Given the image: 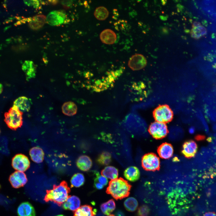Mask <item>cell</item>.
I'll return each instance as SVG.
<instances>
[{"instance_id": "obj_1", "label": "cell", "mask_w": 216, "mask_h": 216, "mask_svg": "<svg viewBox=\"0 0 216 216\" xmlns=\"http://www.w3.org/2000/svg\"><path fill=\"white\" fill-rule=\"evenodd\" d=\"M70 191L67 182L62 181L59 185H54L52 189L46 190L44 200L46 202H53L60 206L68 198Z\"/></svg>"}, {"instance_id": "obj_2", "label": "cell", "mask_w": 216, "mask_h": 216, "mask_svg": "<svg viewBox=\"0 0 216 216\" xmlns=\"http://www.w3.org/2000/svg\"><path fill=\"white\" fill-rule=\"evenodd\" d=\"M131 187L127 181L118 178L110 182L106 192L116 200H121L129 195Z\"/></svg>"}, {"instance_id": "obj_3", "label": "cell", "mask_w": 216, "mask_h": 216, "mask_svg": "<svg viewBox=\"0 0 216 216\" xmlns=\"http://www.w3.org/2000/svg\"><path fill=\"white\" fill-rule=\"evenodd\" d=\"M23 112L13 105L4 114V121L8 127L11 130H15L22 126Z\"/></svg>"}, {"instance_id": "obj_4", "label": "cell", "mask_w": 216, "mask_h": 216, "mask_svg": "<svg viewBox=\"0 0 216 216\" xmlns=\"http://www.w3.org/2000/svg\"><path fill=\"white\" fill-rule=\"evenodd\" d=\"M156 121L166 124L171 122L173 116V112L167 104L159 105L153 112Z\"/></svg>"}, {"instance_id": "obj_5", "label": "cell", "mask_w": 216, "mask_h": 216, "mask_svg": "<svg viewBox=\"0 0 216 216\" xmlns=\"http://www.w3.org/2000/svg\"><path fill=\"white\" fill-rule=\"evenodd\" d=\"M142 165L145 170L154 171L158 170L160 165L159 158L155 154L149 153L144 155L142 158Z\"/></svg>"}, {"instance_id": "obj_6", "label": "cell", "mask_w": 216, "mask_h": 216, "mask_svg": "<svg viewBox=\"0 0 216 216\" xmlns=\"http://www.w3.org/2000/svg\"><path fill=\"white\" fill-rule=\"evenodd\" d=\"M148 130L151 135L156 139L163 138L167 135L168 132L166 124L156 121L150 124Z\"/></svg>"}, {"instance_id": "obj_7", "label": "cell", "mask_w": 216, "mask_h": 216, "mask_svg": "<svg viewBox=\"0 0 216 216\" xmlns=\"http://www.w3.org/2000/svg\"><path fill=\"white\" fill-rule=\"evenodd\" d=\"M11 164L14 170L24 172L29 168L30 162L26 156L22 154H16L13 158Z\"/></svg>"}, {"instance_id": "obj_8", "label": "cell", "mask_w": 216, "mask_h": 216, "mask_svg": "<svg viewBox=\"0 0 216 216\" xmlns=\"http://www.w3.org/2000/svg\"><path fill=\"white\" fill-rule=\"evenodd\" d=\"M13 187L18 188L23 186L27 182L26 174L23 172L16 171L12 173L9 178Z\"/></svg>"}, {"instance_id": "obj_9", "label": "cell", "mask_w": 216, "mask_h": 216, "mask_svg": "<svg viewBox=\"0 0 216 216\" xmlns=\"http://www.w3.org/2000/svg\"><path fill=\"white\" fill-rule=\"evenodd\" d=\"M147 63V60L143 55L136 54L130 57L128 61V65L132 70H138L145 67Z\"/></svg>"}, {"instance_id": "obj_10", "label": "cell", "mask_w": 216, "mask_h": 216, "mask_svg": "<svg viewBox=\"0 0 216 216\" xmlns=\"http://www.w3.org/2000/svg\"><path fill=\"white\" fill-rule=\"evenodd\" d=\"M66 17L65 12L62 10H55L50 12L46 18L47 22L52 26L62 24Z\"/></svg>"}, {"instance_id": "obj_11", "label": "cell", "mask_w": 216, "mask_h": 216, "mask_svg": "<svg viewBox=\"0 0 216 216\" xmlns=\"http://www.w3.org/2000/svg\"><path fill=\"white\" fill-rule=\"evenodd\" d=\"M197 146L194 141L192 140L185 142L183 145L182 152L185 157L192 158L197 152Z\"/></svg>"}, {"instance_id": "obj_12", "label": "cell", "mask_w": 216, "mask_h": 216, "mask_svg": "<svg viewBox=\"0 0 216 216\" xmlns=\"http://www.w3.org/2000/svg\"><path fill=\"white\" fill-rule=\"evenodd\" d=\"M19 216H36L34 208L31 203L24 202L21 203L17 208Z\"/></svg>"}, {"instance_id": "obj_13", "label": "cell", "mask_w": 216, "mask_h": 216, "mask_svg": "<svg viewBox=\"0 0 216 216\" xmlns=\"http://www.w3.org/2000/svg\"><path fill=\"white\" fill-rule=\"evenodd\" d=\"M207 33L206 29L200 22L195 21L193 22L190 32L192 38L198 39L204 36Z\"/></svg>"}, {"instance_id": "obj_14", "label": "cell", "mask_w": 216, "mask_h": 216, "mask_svg": "<svg viewBox=\"0 0 216 216\" xmlns=\"http://www.w3.org/2000/svg\"><path fill=\"white\" fill-rule=\"evenodd\" d=\"M80 204L78 197L74 195L70 196L63 203L62 207L65 210L75 211L80 207Z\"/></svg>"}, {"instance_id": "obj_15", "label": "cell", "mask_w": 216, "mask_h": 216, "mask_svg": "<svg viewBox=\"0 0 216 216\" xmlns=\"http://www.w3.org/2000/svg\"><path fill=\"white\" fill-rule=\"evenodd\" d=\"M100 38L102 43L107 44H113L117 39L115 32L109 29H105L102 31L100 34Z\"/></svg>"}, {"instance_id": "obj_16", "label": "cell", "mask_w": 216, "mask_h": 216, "mask_svg": "<svg viewBox=\"0 0 216 216\" xmlns=\"http://www.w3.org/2000/svg\"><path fill=\"white\" fill-rule=\"evenodd\" d=\"M158 152L159 156L162 158L168 159L170 158L173 153L172 145L168 143H164L158 147Z\"/></svg>"}, {"instance_id": "obj_17", "label": "cell", "mask_w": 216, "mask_h": 216, "mask_svg": "<svg viewBox=\"0 0 216 216\" xmlns=\"http://www.w3.org/2000/svg\"><path fill=\"white\" fill-rule=\"evenodd\" d=\"M124 175L127 180L130 182H134L139 179L140 173L137 167L134 166H131L125 170Z\"/></svg>"}, {"instance_id": "obj_18", "label": "cell", "mask_w": 216, "mask_h": 216, "mask_svg": "<svg viewBox=\"0 0 216 216\" xmlns=\"http://www.w3.org/2000/svg\"><path fill=\"white\" fill-rule=\"evenodd\" d=\"M46 16L43 15H38L28 19L29 26L34 30H38L41 28L45 23Z\"/></svg>"}, {"instance_id": "obj_19", "label": "cell", "mask_w": 216, "mask_h": 216, "mask_svg": "<svg viewBox=\"0 0 216 216\" xmlns=\"http://www.w3.org/2000/svg\"><path fill=\"white\" fill-rule=\"evenodd\" d=\"M76 164L80 170L83 171H87L91 168L92 163L89 157L86 155H82L78 158Z\"/></svg>"}, {"instance_id": "obj_20", "label": "cell", "mask_w": 216, "mask_h": 216, "mask_svg": "<svg viewBox=\"0 0 216 216\" xmlns=\"http://www.w3.org/2000/svg\"><path fill=\"white\" fill-rule=\"evenodd\" d=\"M13 105L22 112L28 111L31 107L29 99L25 96L20 97L16 99L14 102Z\"/></svg>"}, {"instance_id": "obj_21", "label": "cell", "mask_w": 216, "mask_h": 216, "mask_svg": "<svg viewBox=\"0 0 216 216\" xmlns=\"http://www.w3.org/2000/svg\"><path fill=\"white\" fill-rule=\"evenodd\" d=\"M29 155L32 160L37 163H41L44 156V152L42 148L38 147H34L29 151Z\"/></svg>"}, {"instance_id": "obj_22", "label": "cell", "mask_w": 216, "mask_h": 216, "mask_svg": "<svg viewBox=\"0 0 216 216\" xmlns=\"http://www.w3.org/2000/svg\"><path fill=\"white\" fill-rule=\"evenodd\" d=\"M100 208L102 212L107 216H115L112 214L116 208L115 203L113 200H110L102 203Z\"/></svg>"}, {"instance_id": "obj_23", "label": "cell", "mask_w": 216, "mask_h": 216, "mask_svg": "<svg viewBox=\"0 0 216 216\" xmlns=\"http://www.w3.org/2000/svg\"><path fill=\"white\" fill-rule=\"evenodd\" d=\"M101 174L111 180L118 178V169L112 166H107L102 170Z\"/></svg>"}, {"instance_id": "obj_24", "label": "cell", "mask_w": 216, "mask_h": 216, "mask_svg": "<svg viewBox=\"0 0 216 216\" xmlns=\"http://www.w3.org/2000/svg\"><path fill=\"white\" fill-rule=\"evenodd\" d=\"M95 214L92 206L84 205L75 211L74 216H94Z\"/></svg>"}, {"instance_id": "obj_25", "label": "cell", "mask_w": 216, "mask_h": 216, "mask_svg": "<svg viewBox=\"0 0 216 216\" xmlns=\"http://www.w3.org/2000/svg\"><path fill=\"white\" fill-rule=\"evenodd\" d=\"M63 113L66 115L71 116L75 115L77 111V107L73 102L68 101L64 103L62 106Z\"/></svg>"}, {"instance_id": "obj_26", "label": "cell", "mask_w": 216, "mask_h": 216, "mask_svg": "<svg viewBox=\"0 0 216 216\" xmlns=\"http://www.w3.org/2000/svg\"><path fill=\"white\" fill-rule=\"evenodd\" d=\"M22 69L27 78L30 79L35 76L36 69L34 63L32 61H26L22 66Z\"/></svg>"}, {"instance_id": "obj_27", "label": "cell", "mask_w": 216, "mask_h": 216, "mask_svg": "<svg viewBox=\"0 0 216 216\" xmlns=\"http://www.w3.org/2000/svg\"><path fill=\"white\" fill-rule=\"evenodd\" d=\"M85 182L83 175L80 173L74 174L71 177L70 182L71 187L79 188L82 186Z\"/></svg>"}, {"instance_id": "obj_28", "label": "cell", "mask_w": 216, "mask_h": 216, "mask_svg": "<svg viewBox=\"0 0 216 216\" xmlns=\"http://www.w3.org/2000/svg\"><path fill=\"white\" fill-rule=\"evenodd\" d=\"M109 12L107 9L103 6L97 7L95 9L94 15L95 18L98 20H104L108 17Z\"/></svg>"}, {"instance_id": "obj_29", "label": "cell", "mask_w": 216, "mask_h": 216, "mask_svg": "<svg viewBox=\"0 0 216 216\" xmlns=\"http://www.w3.org/2000/svg\"><path fill=\"white\" fill-rule=\"evenodd\" d=\"M124 206L126 209L129 212L135 211L138 206V202L133 197H129L124 202Z\"/></svg>"}, {"instance_id": "obj_30", "label": "cell", "mask_w": 216, "mask_h": 216, "mask_svg": "<svg viewBox=\"0 0 216 216\" xmlns=\"http://www.w3.org/2000/svg\"><path fill=\"white\" fill-rule=\"evenodd\" d=\"M97 161L100 164L107 165L110 164L111 161V155L108 152H104L99 156Z\"/></svg>"}, {"instance_id": "obj_31", "label": "cell", "mask_w": 216, "mask_h": 216, "mask_svg": "<svg viewBox=\"0 0 216 216\" xmlns=\"http://www.w3.org/2000/svg\"><path fill=\"white\" fill-rule=\"evenodd\" d=\"M8 140L4 136L0 137V153L6 155L9 154Z\"/></svg>"}, {"instance_id": "obj_32", "label": "cell", "mask_w": 216, "mask_h": 216, "mask_svg": "<svg viewBox=\"0 0 216 216\" xmlns=\"http://www.w3.org/2000/svg\"><path fill=\"white\" fill-rule=\"evenodd\" d=\"M150 212L148 207L146 205H142L139 207L137 214L139 216H148Z\"/></svg>"}, {"instance_id": "obj_33", "label": "cell", "mask_w": 216, "mask_h": 216, "mask_svg": "<svg viewBox=\"0 0 216 216\" xmlns=\"http://www.w3.org/2000/svg\"><path fill=\"white\" fill-rule=\"evenodd\" d=\"M94 181L98 182L104 186L106 185L108 183V178L102 174L100 175L99 173H96V177Z\"/></svg>"}, {"instance_id": "obj_34", "label": "cell", "mask_w": 216, "mask_h": 216, "mask_svg": "<svg viewBox=\"0 0 216 216\" xmlns=\"http://www.w3.org/2000/svg\"><path fill=\"white\" fill-rule=\"evenodd\" d=\"M25 2L28 5L33 6L35 8H38L39 5V2L38 0L26 1Z\"/></svg>"}, {"instance_id": "obj_35", "label": "cell", "mask_w": 216, "mask_h": 216, "mask_svg": "<svg viewBox=\"0 0 216 216\" xmlns=\"http://www.w3.org/2000/svg\"><path fill=\"white\" fill-rule=\"evenodd\" d=\"M62 4L66 8L69 7L72 4V1L69 0L62 1Z\"/></svg>"}, {"instance_id": "obj_36", "label": "cell", "mask_w": 216, "mask_h": 216, "mask_svg": "<svg viewBox=\"0 0 216 216\" xmlns=\"http://www.w3.org/2000/svg\"><path fill=\"white\" fill-rule=\"evenodd\" d=\"M94 186L98 190H101L103 188L104 186L100 183L94 181Z\"/></svg>"}, {"instance_id": "obj_37", "label": "cell", "mask_w": 216, "mask_h": 216, "mask_svg": "<svg viewBox=\"0 0 216 216\" xmlns=\"http://www.w3.org/2000/svg\"><path fill=\"white\" fill-rule=\"evenodd\" d=\"M115 216H125L124 212L121 210L117 211L115 213Z\"/></svg>"}, {"instance_id": "obj_38", "label": "cell", "mask_w": 216, "mask_h": 216, "mask_svg": "<svg viewBox=\"0 0 216 216\" xmlns=\"http://www.w3.org/2000/svg\"><path fill=\"white\" fill-rule=\"evenodd\" d=\"M203 216H216V214L214 212H209L206 213Z\"/></svg>"}, {"instance_id": "obj_39", "label": "cell", "mask_w": 216, "mask_h": 216, "mask_svg": "<svg viewBox=\"0 0 216 216\" xmlns=\"http://www.w3.org/2000/svg\"><path fill=\"white\" fill-rule=\"evenodd\" d=\"M3 90V87L2 84L0 83V94L2 93Z\"/></svg>"}, {"instance_id": "obj_40", "label": "cell", "mask_w": 216, "mask_h": 216, "mask_svg": "<svg viewBox=\"0 0 216 216\" xmlns=\"http://www.w3.org/2000/svg\"><path fill=\"white\" fill-rule=\"evenodd\" d=\"M194 132V129L193 128H191L190 129L189 132L191 134L193 133Z\"/></svg>"}, {"instance_id": "obj_41", "label": "cell", "mask_w": 216, "mask_h": 216, "mask_svg": "<svg viewBox=\"0 0 216 216\" xmlns=\"http://www.w3.org/2000/svg\"><path fill=\"white\" fill-rule=\"evenodd\" d=\"M65 216L64 215H63V214H61L57 215H56V216Z\"/></svg>"}, {"instance_id": "obj_42", "label": "cell", "mask_w": 216, "mask_h": 216, "mask_svg": "<svg viewBox=\"0 0 216 216\" xmlns=\"http://www.w3.org/2000/svg\"><path fill=\"white\" fill-rule=\"evenodd\" d=\"M1 131L0 129V134H1Z\"/></svg>"}, {"instance_id": "obj_43", "label": "cell", "mask_w": 216, "mask_h": 216, "mask_svg": "<svg viewBox=\"0 0 216 216\" xmlns=\"http://www.w3.org/2000/svg\"></svg>"}]
</instances>
